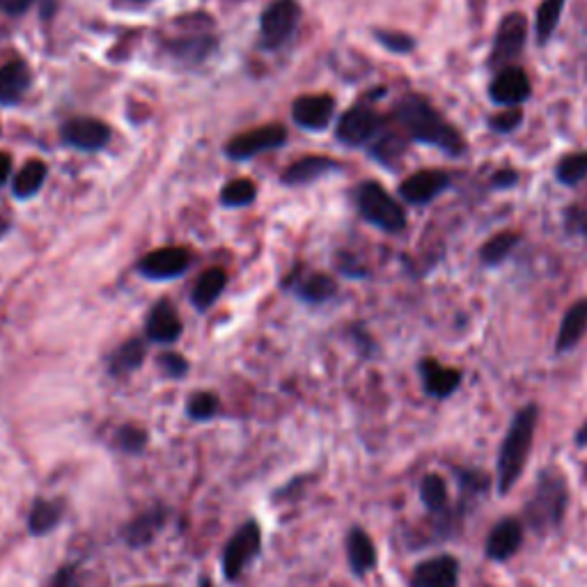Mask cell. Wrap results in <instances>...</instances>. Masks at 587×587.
<instances>
[{"label":"cell","instance_id":"2","mask_svg":"<svg viewBox=\"0 0 587 587\" xmlns=\"http://www.w3.org/2000/svg\"><path fill=\"white\" fill-rule=\"evenodd\" d=\"M537 420H539V409L535 404L523 406V409L516 413L510 429H507V436L503 445H500L498 455V491L507 493L526 468V461L532 448V438L537 432Z\"/></svg>","mask_w":587,"mask_h":587},{"label":"cell","instance_id":"40","mask_svg":"<svg viewBox=\"0 0 587 587\" xmlns=\"http://www.w3.org/2000/svg\"><path fill=\"white\" fill-rule=\"evenodd\" d=\"M159 363H161V370L172 379H182L184 374L189 372V363H186V358H182L179 354H163Z\"/></svg>","mask_w":587,"mask_h":587},{"label":"cell","instance_id":"23","mask_svg":"<svg viewBox=\"0 0 587 587\" xmlns=\"http://www.w3.org/2000/svg\"><path fill=\"white\" fill-rule=\"evenodd\" d=\"M30 88V72L23 62H7L0 67V104H17Z\"/></svg>","mask_w":587,"mask_h":587},{"label":"cell","instance_id":"9","mask_svg":"<svg viewBox=\"0 0 587 587\" xmlns=\"http://www.w3.org/2000/svg\"><path fill=\"white\" fill-rule=\"evenodd\" d=\"M287 140V131L280 124H269V127H260L253 131L241 133L228 145V156L230 159H253L255 154L278 150L283 147Z\"/></svg>","mask_w":587,"mask_h":587},{"label":"cell","instance_id":"19","mask_svg":"<svg viewBox=\"0 0 587 587\" xmlns=\"http://www.w3.org/2000/svg\"><path fill=\"white\" fill-rule=\"evenodd\" d=\"M347 560L356 576H365L377 567V546L363 528H351L347 535Z\"/></svg>","mask_w":587,"mask_h":587},{"label":"cell","instance_id":"28","mask_svg":"<svg viewBox=\"0 0 587 587\" xmlns=\"http://www.w3.org/2000/svg\"><path fill=\"white\" fill-rule=\"evenodd\" d=\"M46 182V166L42 161H28L26 166L19 170V175L14 177V195L17 198H30V195H35L39 189H42V184Z\"/></svg>","mask_w":587,"mask_h":587},{"label":"cell","instance_id":"34","mask_svg":"<svg viewBox=\"0 0 587 587\" xmlns=\"http://www.w3.org/2000/svg\"><path fill=\"white\" fill-rule=\"evenodd\" d=\"M335 294V283L324 273H315V276L305 278L301 283V296L310 303H324Z\"/></svg>","mask_w":587,"mask_h":587},{"label":"cell","instance_id":"35","mask_svg":"<svg viewBox=\"0 0 587 587\" xmlns=\"http://www.w3.org/2000/svg\"><path fill=\"white\" fill-rule=\"evenodd\" d=\"M255 184L248 182V179H237V182H230L221 193L223 205L230 207H244L255 200Z\"/></svg>","mask_w":587,"mask_h":587},{"label":"cell","instance_id":"26","mask_svg":"<svg viewBox=\"0 0 587 587\" xmlns=\"http://www.w3.org/2000/svg\"><path fill=\"white\" fill-rule=\"evenodd\" d=\"M145 360V342L143 340H129L115 351L111 358V374L115 377H124L133 370H138Z\"/></svg>","mask_w":587,"mask_h":587},{"label":"cell","instance_id":"24","mask_svg":"<svg viewBox=\"0 0 587 587\" xmlns=\"http://www.w3.org/2000/svg\"><path fill=\"white\" fill-rule=\"evenodd\" d=\"M331 170H338V163L326 159V156H305V159L292 163L285 170L283 175V182L287 184H308V182H315V179L324 177L326 172Z\"/></svg>","mask_w":587,"mask_h":587},{"label":"cell","instance_id":"29","mask_svg":"<svg viewBox=\"0 0 587 587\" xmlns=\"http://www.w3.org/2000/svg\"><path fill=\"white\" fill-rule=\"evenodd\" d=\"M420 498L429 512L443 514L448 510V484L436 473L425 475V480L420 484Z\"/></svg>","mask_w":587,"mask_h":587},{"label":"cell","instance_id":"21","mask_svg":"<svg viewBox=\"0 0 587 587\" xmlns=\"http://www.w3.org/2000/svg\"><path fill=\"white\" fill-rule=\"evenodd\" d=\"M62 516H65V503L62 500L37 498L28 512V532L33 537L49 535L51 530L60 526Z\"/></svg>","mask_w":587,"mask_h":587},{"label":"cell","instance_id":"12","mask_svg":"<svg viewBox=\"0 0 587 587\" xmlns=\"http://www.w3.org/2000/svg\"><path fill=\"white\" fill-rule=\"evenodd\" d=\"M189 262H191L189 250L161 248L143 257V262L138 264V269L145 278L150 280H168V278L182 276V273L189 269Z\"/></svg>","mask_w":587,"mask_h":587},{"label":"cell","instance_id":"33","mask_svg":"<svg viewBox=\"0 0 587 587\" xmlns=\"http://www.w3.org/2000/svg\"><path fill=\"white\" fill-rule=\"evenodd\" d=\"M218 411H221V399L214 393H207V390L191 395L189 404H186V416L195 422L214 420L218 416Z\"/></svg>","mask_w":587,"mask_h":587},{"label":"cell","instance_id":"31","mask_svg":"<svg viewBox=\"0 0 587 587\" xmlns=\"http://www.w3.org/2000/svg\"><path fill=\"white\" fill-rule=\"evenodd\" d=\"M555 177L560 184L576 186L587 177V152H574L562 156L558 168H555Z\"/></svg>","mask_w":587,"mask_h":587},{"label":"cell","instance_id":"3","mask_svg":"<svg viewBox=\"0 0 587 587\" xmlns=\"http://www.w3.org/2000/svg\"><path fill=\"white\" fill-rule=\"evenodd\" d=\"M567 482L555 468H546L539 473L532 496L526 503V519L539 535L555 530L560 526L562 516L567 510Z\"/></svg>","mask_w":587,"mask_h":587},{"label":"cell","instance_id":"37","mask_svg":"<svg viewBox=\"0 0 587 587\" xmlns=\"http://www.w3.org/2000/svg\"><path fill=\"white\" fill-rule=\"evenodd\" d=\"M521 122H523L521 108H507V111H503V113L491 115L489 127L498 133H512L514 129L521 127Z\"/></svg>","mask_w":587,"mask_h":587},{"label":"cell","instance_id":"18","mask_svg":"<svg viewBox=\"0 0 587 587\" xmlns=\"http://www.w3.org/2000/svg\"><path fill=\"white\" fill-rule=\"evenodd\" d=\"M420 374L422 383H425V390L436 399L450 397L461 383V372L452 370V367H445L436 363L434 358H425L420 363Z\"/></svg>","mask_w":587,"mask_h":587},{"label":"cell","instance_id":"6","mask_svg":"<svg viewBox=\"0 0 587 587\" xmlns=\"http://www.w3.org/2000/svg\"><path fill=\"white\" fill-rule=\"evenodd\" d=\"M301 19V7L296 0H276L266 7L260 21L262 42L266 49H278L294 35Z\"/></svg>","mask_w":587,"mask_h":587},{"label":"cell","instance_id":"22","mask_svg":"<svg viewBox=\"0 0 587 587\" xmlns=\"http://www.w3.org/2000/svg\"><path fill=\"white\" fill-rule=\"evenodd\" d=\"M585 333H587V299H581L571 305V308L565 312V317H562L555 349H558L560 354L571 351L578 342L583 340Z\"/></svg>","mask_w":587,"mask_h":587},{"label":"cell","instance_id":"8","mask_svg":"<svg viewBox=\"0 0 587 587\" xmlns=\"http://www.w3.org/2000/svg\"><path fill=\"white\" fill-rule=\"evenodd\" d=\"M383 129V120L367 106H356L344 113L338 122V140L349 147L372 143Z\"/></svg>","mask_w":587,"mask_h":587},{"label":"cell","instance_id":"13","mask_svg":"<svg viewBox=\"0 0 587 587\" xmlns=\"http://www.w3.org/2000/svg\"><path fill=\"white\" fill-rule=\"evenodd\" d=\"M170 519V510L163 505H154L150 510L140 512L138 516H133V519L127 523V528H124V542L131 549H143V546L152 544L156 535L163 530Z\"/></svg>","mask_w":587,"mask_h":587},{"label":"cell","instance_id":"4","mask_svg":"<svg viewBox=\"0 0 587 587\" xmlns=\"http://www.w3.org/2000/svg\"><path fill=\"white\" fill-rule=\"evenodd\" d=\"M356 202L360 214L367 223L377 225L379 230L397 234L406 228V214L399 207V202L390 195L381 184L377 182H365L358 186Z\"/></svg>","mask_w":587,"mask_h":587},{"label":"cell","instance_id":"14","mask_svg":"<svg viewBox=\"0 0 587 587\" xmlns=\"http://www.w3.org/2000/svg\"><path fill=\"white\" fill-rule=\"evenodd\" d=\"M62 138H65L67 145L76 147V150L95 152L108 145L111 129H108L104 122L95 120V117H76V120L65 124Z\"/></svg>","mask_w":587,"mask_h":587},{"label":"cell","instance_id":"42","mask_svg":"<svg viewBox=\"0 0 587 587\" xmlns=\"http://www.w3.org/2000/svg\"><path fill=\"white\" fill-rule=\"evenodd\" d=\"M516 182H519V172L516 170H498L496 177H493V184L498 189H507V186H514Z\"/></svg>","mask_w":587,"mask_h":587},{"label":"cell","instance_id":"44","mask_svg":"<svg viewBox=\"0 0 587 587\" xmlns=\"http://www.w3.org/2000/svg\"><path fill=\"white\" fill-rule=\"evenodd\" d=\"M576 443L581 445V448H583V445H587V422H585V425H583L581 429H578V434H576Z\"/></svg>","mask_w":587,"mask_h":587},{"label":"cell","instance_id":"15","mask_svg":"<svg viewBox=\"0 0 587 587\" xmlns=\"http://www.w3.org/2000/svg\"><path fill=\"white\" fill-rule=\"evenodd\" d=\"M459 585V565L450 555L429 558L413 569L411 587H457Z\"/></svg>","mask_w":587,"mask_h":587},{"label":"cell","instance_id":"17","mask_svg":"<svg viewBox=\"0 0 587 587\" xmlns=\"http://www.w3.org/2000/svg\"><path fill=\"white\" fill-rule=\"evenodd\" d=\"M523 544V526L516 519H503L493 526L487 539V555L489 560L505 562L521 549Z\"/></svg>","mask_w":587,"mask_h":587},{"label":"cell","instance_id":"16","mask_svg":"<svg viewBox=\"0 0 587 587\" xmlns=\"http://www.w3.org/2000/svg\"><path fill=\"white\" fill-rule=\"evenodd\" d=\"M294 122L308 131H322L335 115V101L328 95H308L294 101Z\"/></svg>","mask_w":587,"mask_h":587},{"label":"cell","instance_id":"10","mask_svg":"<svg viewBox=\"0 0 587 587\" xmlns=\"http://www.w3.org/2000/svg\"><path fill=\"white\" fill-rule=\"evenodd\" d=\"M450 182L452 179L445 170H420L399 184V195L411 205H427L448 189Z\"/></svg>","mask_w":587,"mask_h":587},{"label":"cell","instance_id":"20","mask_svg":"<svg viewBox=\"0 0 587 587\" xmlns=\"http://www.w3.org/2000/svg\"><path fill=\"white\" fill-rule=\"evenodd\" d=\"M145 331H147V338H150L152 342L172 344L179 340V335H182V319H179L177 310L172 308V305L159 303L150 312V317H147Z\"/></svg>","mask_w":587,"mask_h":587},{"label":"cell","instance_id":"7","mask_svg":"<svg viewBox=\"0 0 587 587\" xmlns=\"http://www.w3.org/2000/svg\"><path fill=\"white\" fill-rule=\"evenodd\" d=\"M528 39V19L521 12H510L500 21L498 33L493 37V49L489 62L493 67H503L523 53Z\"/></svg>","mask_w":587,"mask_h":587},{"label":"cell","instance_id":"32","mask_svg":"<svg viewBox=\"0 0 587 587\" xmlns=\"http://www.w3.org/2000/svg\"><path fill=\"white\" fill-rule=\"evenodd\" d=\"M147 443H150V436L138 425H122L113 434V445L124 455H140L147 448Z\"/></svg>","mask_w":587,"mask_h":587},{"label":"cell","instance_id":"25","mask_svg":"<svg viewBox=\"0 0 587 587\" xmlns=\"http://www.w3.org/2000/svg\"><path fill=\"white\" fill-rule=\"evenodd\" d=\"M225 283H228V276H225L223 269H211L207 273H202V278L195 285L191 299L198 305L200 310H207L209 305H214L218 296L223 294Z\"/></svg>","mask_w":587,"mask_h":587},{"label":"cell","instance_id":"39","mask_svg":"<svg viewBox=\"0 0 587 587\" xmlns=\"http://www.w3.org/2000/svg\"><path fill=\"white\" fill-rule=\"evenodd\" d=\"M49 587H83L78 567L76 565H62L56 574H53Z\"/></svg>","mask_w":587,"mask_h":587},{"label":"cell","instance_id":"41","mask_svg":"<svg viewBox=\"0 0 587 587\" xmlns=\"http://www.w3.org/2000/svg\"><path fill=\"white\" fill-rule=\"evenodd\" d=\"M33 3H35V0H0V10L7 12V14H14V17H17V14L26 12Z\"/></svg>","mask_w":587,"mask_h":587},{"label":"cell","instance_id":"5","mask_svg":"<svg viewBox=\"0 0 587 587\" xmlns=\"http://www.w3.org/2000/svg\"><path fill=\"white\" fill-rule=\"evenodd\" d=\"M262 551V528L257 521H246L234 530L223 549V574L228 581H239Z\"/></svg>","mask_w":587,"mask_h":587},{"label":"cell","instance_id":"36","mask_svg":"<svg viewBox=\"0 0 587 587\" xmlns=\"http://www.w3.org/2000/svg\"><path fill=\"white\" fill-rule=\"evenodd\" d=\"M402 152H404V140L399 136H395V133H388V136L374 138L372 154H374V159L383 163V166H393V161Z\"/></svg>","mask_w":587,"mask_h":587},{"label":"cell","instance_id":"43","mask_svg":"<svg viewBox=\"0 0 587 587\" xmlns=\"http://www.w3.org/2000/svg\"><path fill=\"white\" fill-rule=\"evenodd\" d=\"M10 172H12V159L7 154H0V184L7 182Z\"/></svg>","mask_w":587,"mask_h":587},{"label":"cell","instance_id":"27","mask_svg":"<svg viewBox=\"0 0 587 587\" xmlns=\"http://www.w3.org/2000/svg\"><path fill=\"white\" fill-rule=\"evenodd\" d=\"M567 0H542L537 10V21H535V33L537 42L546 44L553 37L555 28L562 19V10H565Z\"/></svg>","mask_w":587,"mask_h":587},{"label":"cell","instance_id":"38","mask_svg":"<svg viewBox=\"0 0 587 587\" xmlns=\"http://www.w3.org/2000/svg\"><path fill=\"white\" fill-rule=\"evenodd\" d=\"M377 39L386 46L388 51H395V53H411L413 46H416L413 37L404 33H395V30H379Z\"/></svg>","mask_w":587,"mask_h":587},{"label":"cell","instance_id":"45","mask_svg":"<svg viewBox=\"0 0 587 587\" xmlns=\"http://www.w3.org/2000/svg\"><path fill=\"white\" fill-rule=\"evenodd\" d=\"M147 587H156V585H147Z\"/></svg>","mask_w":587,"mask_h":587},{"label":"cell","instance_id":"11","mask_svg":"<svg viewBox=\"0 0 587 587\" xmlns=\"http://www.w3.org/2000/svg\"><path fill=\"white\" fill-rule=\"evenodd\" d=\"M530 81L528 74L521 67H505L500 69L489 85V95L500 106L516 108L530 97Z\"/></svg>","mask_w":587,"mask_h":587},{"label":"cell","instance_id":"1","mask_svg":"<svg viewBox=\"0 0 587 587\" xmlns=\"http://www.w3.org/2000/svg\"><path fill=\"white\" fill-rule=\"evenodd\" d=\"M395 117L399 127L409 133V138L422 145L436 147L448 156H461L466 152L464 136L425 97L406 95L399 99Z\"/></svg>","mask_w":587,"mask_h":587},{"label":"cell","instance_id":"30","mask_svg":"<svg viewBox=\"0 0 587 587\" xmlns=\"http://www.w3.org/2000/svg\"><path fill=\"white\" fill-rule=\"evenodd\" d=\"M519 244V234L514 232H500L496 237H491L487 244L480 250V260L489 266H498L512 255V250Z\"/></svg>","mask_w":587,"mask_h":587}]
</instances>
